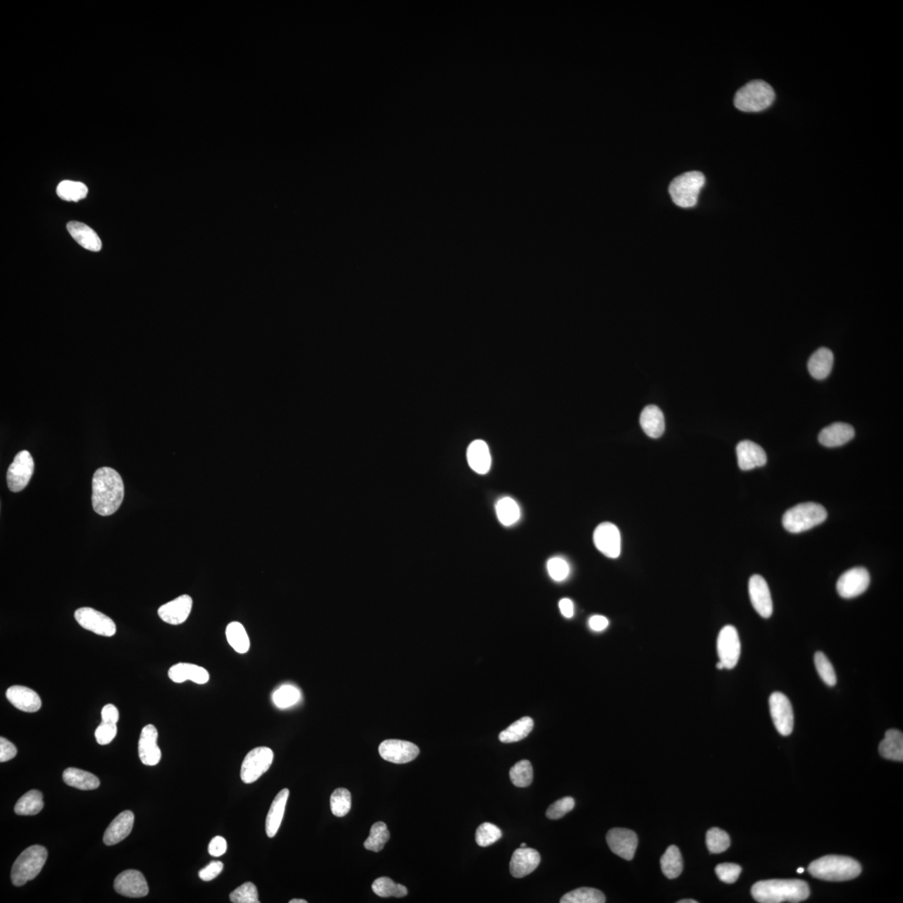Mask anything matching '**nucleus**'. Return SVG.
Masks as SVG:
<instances>
[{
	"mask_svg": "<svg viewBox=\"0 0 903 903\" xmlns=\"http://www.w3.org/2000/svg\"><path fill=\"white\" fill-rule=\"evenodd\" d=\"M301 692L297 687L283 685L273 694L272 699L276 707L287 709L297 704L301 700Z\"/></svg>",
	"mask_w": 903,
	"mask_h": 903,
	"instance_id": "43",
	"label": "nucleus"
},
{
	"mask_svg": "<svg viewBox=\"0 0 903 903\" xmlns=\"http://www.w3.org/2000/svg\"><path fill=\"white\" fill-rule=\"evenodd\" d=\"M717 649L719 661L724 668L733 669L740 660L741 644L737 630L733 625L724 627L718 634Z\"/></svg>",
	"mask_w": 903,
	"mask_h": 903,
	"instance_id": "11",
	"label": "nucleus"
},
{
	"mask_svg": "<svg viewBox=\"0 0 903 903\" xmlns=\"http://www.w3.org/2000/svg\"><path fill=\"white\" fill-rule=\"evenodd\" d=\"M736 452L737 463L742 471H749L755 468L763 467L767 463L766 452L754 442H740L737 446Z\"/></svg>",
	"mask_w": 903,
	"mask_h": 903,
	"instance_id": "22",
	"label": "nucleus"
},
{
	"mask_svg": "<svg viewBox=\"0 0 903 903\" xmlns=\"http://www.w3.org/2000/svg\"><path fill=\"white\" fill-rule=\"evenodd\" d=\"M6 697L16 709L25 713L37 712L42 708V702L37 692L27 687L15 685L8 687Z\"/></svg>",
	"mask_w": 903,
	"mask_h": 903,
	"instance_id": "23",
	"label": "nucleus"
},
{
	"mask_svg": "<svg viewBox=\"0 0 903 903\" xmlns=\"http://www.w3.org/2000/svg\"><path fill=\"white\" fill-rule=\"evenodd\" d=\"M75 619L80 627L100 636L113 637L116 633L113 620L91 607L79 608L75 612Z\"/></svg>",
	"mask_w": 903,
	"mask_h": 903,
	"instance_id": "10",
	"label": "nucleus"
},
{
	"mask_svg": "<svg viewBox=\"0 0 903 903\" xmlns=\"http://www.w3.org/2000/svg\"><path fill=\"white\" fill-rule=\"evenodd\" d=\"M307 902H308L306 900H303V899H292L289 901V903H307Z\"/></svg>",
	"mask_w": 903,
	"mask_h": 903,
	"instance_id": "61",
	"label": "nucleus"
},
{
	"mask_svg": "<svg viewBox=\"0 0 903 903\" xmlns=\"http://www.w3.org/2000/svg\"><path fill=\"white\" fill-rule=\"evenodd\" d=\"M741 871V866L734 864H719L715 868L719 880L728 884L735 883L739 878Z\"/></svg>",
	"mask_w": 903,
	"mask_h": 903,
	"instance_id": "52",
	"label": "nucleus"
},
{
	"mask_svg": "<svg viewBox=\"0 0 903 903\" xmlns=\"http://www.w3.org/2000/svg\"><path fill=\"white\" fill-rule=\"evenodd\" d=\"M372 888L374 893L381 897H404L408 895V889L404 885L397 884L388 878H378Z\"/></svg>",
	"mask_w": 903,
	"mask_h": 903,
	"instance_id": "42",
	"label": "nucleus"
},
{
	"mask_svg": "<svg viewBox=\"0 0 903 903\" xmlns=\"http://www.w3.org/2000/svg\"><path fill=\"white\" fill-rule=\"evenodd\" d=\"M192 607H193V599L189 594H182L161 606L158 612L160 618L164 623L180 625L185 623L189 618Z\"/></svg>",
	"mask_w": 903,
	"mask_h": 903,
	"instance_id": "20",
	"label": "nucleus"
},
{
	"mask_svg": "<svg viewBox=\"0 0 903 903\" xmlns=\"http://www.w3.org/2000/svg\"><path fill=\"white\" fill-rule=\"evenodd\" d=\"M56 193L61 199L68 201V202H70V201L78 202V201L86 198L88 189L82 182L66 180L58 185Z\"/></svg>",
	"mask_w": 903,
	"mask_h": 903,
	"instance_id": "41",
	"label": "nucleus"
},
{
	"mask_svg": "<svg viewBox=\"0 0 903 903\" xmlns=\"http://www.w3.org/2000/svg\"><path fill=\"white\" fill-rule=\"evenodd\" d=\"M521 847L522 848H525V847H526V844H525V843H522V844L521 845Z\"/></svg>",
	"mask_w": 903,
	"mask_h": 903,
	"instance_id": "64",
	"label": "nucleus"
},
{
	"mask_svg": "<svg viewBox=\"0 0 903 903\" xmlns=\"http://www.w3.org/2000/svg\"><path fill=\"white\" fill-rule=\"evenodd\" d=\"M223 870V862L220 861H214L210 862L208 866L199 871V877L201 880H204V882H209V880L216 879L218 876L222 873Z\"/></svg>",
	"mask_w": 903,
	"mask_h": 903,
	"instance_id": "54",
	"label": "nucleus"
},
{
	"mask_svg": "<svg viewBox=\"0 0 903 903\" xmlns=\"http://www.w3.org/2000/svg\"><path fill=\"white\" fill-rule=\"evenodd\" d=\"M855 437V430L847 423H835L822 429L819 435L821 444L827 448L842 446Z\"/></svg>",
	"mask_w": 903,
	"mask_h": 903,
	"instance_id": "25",
	"label": "nucleus"
},
{
	"mask_svg": "<svg viewBox=\"0 0 903 903\" xmlns=\"http://www.w3.org/2000/svg\"><path fill=\"white\" fill-rule=\"evenodd\" d=\"M67 230L77 242L90 251H100L102 247L99 236L91 227L83 223L73 221L67 225Z\"/></svg>",
	"mask_w": 903,
	"mask_h": 903,
	"instance_id": "28",
	"label": "nucleus"
},
{
	"mask_svg": "<svg viewBox=\"0 0 903 903\" xmlns=\"http://www.w3.org/2000/svg\"><path fill=\"white\" fill-rule=\"evenodd\" d=\"M574 807L575 799L573 798H562L561 799H558L557 802L553 803L552 806L548 808V810L547 811V816L551 820L561 819V818L566 815L567 813L573 810Z\"/></svg>",
	"mask_w": 903,
	"mask_h": 903,
	"instance_id": "51",
	"label": "nucleus"
},
{
	"mask_svg": "<svg viewBox=\"0 0 903 903\" xmlns=\"http://www.w3.org/2000/svg\"><path fill=\"white\" fill-rule=\"evenodd\" d=\"M116 892L127 897H143L149 888L144 876L136 870H127L116 877L114 883Z\"/></svg>",
	"mask_w": 903,
	"mask_h": 903,
	"instance_id": "17",
	"label": "nucleus"
},
{
	"mask_svg": "<svg viewBox=\"0 0 903 903\" xmlns=\"http://www.w3.org/2000/svg\"><path fill=\"white\" fill-rule=\"evenodd\" d=\"M17 754V749L15 745L12 744L6 737H0V761L6 762L15 758Z\"/></svg>",
	"mask_w": 903,
	"mask_h": 903,
	"instance_id": "55",
	"label": "nucleus"
},
{
	"mask_svg": "<svg viewBox=\"0 0 903 903\" xmlns=\"http://www.w3.org/2000/svg\"><path fill=\"white\" fill-rule=\"evenodd\" d=\"M834 363L833 351L821 347L814 352L808 362V369L812 377L817 380L826 379L830 375Z\"/></svg>",
	"mask_w": 903,
	"mask_h": 903,
	"instance_id": "31",
	"label": "nucleus"
},
{
	"mask_svg": "<svg viewBox=\"0 0 903 903\" xmlns=\"http://www.w3.org/2000/svg\"><path fill=\"white\" fill-rule=\"evenodd\" d=\"M227 851L226 840L222 837H216L208 845V853L214 857H221Z\"/></svg>",
	"mask_w": 903,
	"mask_h": 903,
	"instance_id": "56",
	"label": "nucleus"
},
{
	"mask_svg": "<svg viewBox=\"0 0 903 903\" xmlns=\"http://www.w3.org/2000/svg\"><path fill=\"white\" fill-rule=\"evenodd\" d=\"M43 807L42 793L39 790H32L18 800L15 812L19 816H35L42 811Z\"/></svg>",
	"mask_w": 903,
	"mask_h": 903,
	"instance_id": "36",
	"label": "nucleus"
},
{
	"mask_svg": "<svg viewBox=\"0 0 903 903\" xmlns=\"http://www.w3.org/2000/svg\"><path fill=\"white\" fill-rule=\"evenodd\" d=\"M826 518L827 512L822 505L808 502L797 504L786 511L782 524L790 533L797 534L821 525Z\"/></svg>",
	"mask_w": 903,
	"mask_h": 903,
	"instance_id": "5",
	"label": "nucleus"
},
{
	"mask_svg": "<svg viewBox=\"0 0 903 903\" xmlns=\"http://www.w3.org/2000/svg\"><path fill=\"white\" fill-rule=\"evenodd\" d=\"M134 819L132 811L119 814L105 831L104 840L106 846H113L126 839L132 830Z\"/></svg>",
	"mask_w": 903,
	"mask_h": 903,
	"instance_id": "24",
	"label": "nucleus"
},
{
	"mask_svg": "<svg viewBox=\"0 0 903 903\" xmlns=\"http://www.w3.org/2000/svg\"><path fill=\"white\" fill-rule=\"evenodd\" d=\"M749 593L751 603L764 618H771L773 614V602L770 588L761 575H754L749 581Z\"/></svg>",
	"mask_w": 903,
	"mask_h": 903,
	"instance_id": "18",
	"label": "nucleus"
},
{
	"mask_svg": "<svg viewBox=\"0 0 903 903\" xmlns=\"http://www.w3.org/2000/svg\"><path fill=\"white\" fill-rule=\"evenodd\" d=\"M289 795L288 789H284L276 795L274 802H272L271 807L268 813L266 823V830L268 837L273 838L280 829L281 822H282L285 815L286 804Z\"/></svg>",
	"mask_w": 903,
	"mask_h": 903,
	"instance_id": "30",
	"label": "nucleus"
},
{
	"mask_svg": "<svg viewBox=\"0 0 903 903\" xmlns=\"http://www.w3.org/2000/svg\"><path fill=\"white\" fill-rule=\"evenodd\" d=\"M226 637L228 642L238 654H244L249 650L250 641L248 633L244 625L238 621H232L228 625Z\"/></svg>",
	"mask_w": 903,
	"mask_h": 903,
	"instance_id": "37",
	"label": "nucleus"
},
{
	"mask_svg": "<svg viewBox=\"0 0 903 903\" xmlns=\"http://www.w3.org/2000/svg\"><path fill=\"white\" fill-rule=\"evenodd\" d=\"M509 777L512 783L517 787H527L530 785L533 781V768L529 761H521L518 762L511 768L509 771Z\"/></svg>",
	"mask_w": 903,
	"mask_h": 903,
	"instance_id": "44",
	"label": "nucleus"
},
{
	"mask_svg": "<svg viewBox=\"0 0 903 903\" xmlns=\"http://www.w3.org/2000/svg\"><path fill=\"white\" fill-rule=\"evenodd\" d=\"M751 893L761 903L799 902L810 896V888L802 880H766L754 885Z\"/></svg>",
	"mask_w": 903,
	"mask_h": 903,
	"instance_id": "2",
	"label": "nucleus"
},
{
	"mask_svg": "<svg viewBox=\"0 0 903 903\" xmlns=\"http://www.w3.org/2000/svg\"><path fill=\"white\" fill-rule=\"evenodd\" d=\"M63 780L71 787L82 790H96L100 785V780L96 776L77 768H66Z\"/></svg>",
	"mask_w": 903,
	"mask_h": 903,
	"instance_id": "33",
	"label": "nucleus"
},
{
	"mask_svg": "<svg viewBox=\"0 0 903 903\" xmlns=\"http://www.w3.org/2000/svg\"><path fill=\"white\" fill-rule=\"evenodd\" d=\"M547 570L549 576L556 581H562L570 574V566L561 557H553L547 562Z\"/></svg>",
	"mask_w": 903,
	"mask_h": 903,
	"instance_id": "50",
	"label": "nucleus"
},
{
	"mask_svg": "<svg viewBox=\"0 0 903 903\" xmlns=\"http://www.w3.org/2000/svg\"><path fill=\"white\" fill-rule=\"evenodd\" d=\"M768 704L777 731L781 735H790L794 728V713L788 697L782 692H776L771 695Z\"/></svg>",
	"mask_w": 903,
	"mask_h": 903,
	"instance_id": "12",
	"label": "nucleus"
},
{
	"mask_svg": "<svg viewBox=\"0 0 903 903\" xmlns=\"http://www.w3.org/2000/svg\"><path fill=\"white\" fill-rule=\"evenodd\" d=\"M717 668H718V669H723V668H724L723 665V664L721 663V661H719V663H718V664H717Z\"/></svg>",
	"mask_w": 903,
	"mask_h": 903,
	"instance_id": "62",
	"label": "nucleus"
},
{
	"mask_svg": "<svg viewBox=\"0 0 903 903\" xmlns=\"http://www.w3.org/2000/svg\"><path fill=\"white\" fill-rule=\"evenodd\" d=\"M230 898L234 903H259L257 888L252 883H246L237 888L230 893Z\"/></svg>",
	"mask_w": 903,
	"mask_h": 903,
	"instance_id": "49",
	"label": "nucleus"
},
{
	"mask_svg": "<svg viewBox=\"0 0 903 903\" xmlns=\"http://www.w3.org/2000/svg\"><path fill=\"white\" fill-rule=\"evenodd\" d=\"M776 98L774 89L764 80H753L737 92L735 106L745 113H759L770 107Z\"/></svg>",
	"mask_w": 903,
	"mask_h": 903,
	"instance_id": "4",
	"label": "nucleus"
},
{
	"mask_svg": "<svg viewBox=\"0 0 903 903\" xmlns=\"http://www.w3.org/2000/svg\"><path fill=\"white\" fill-rule=\"evenodd\" d=\"M116 734H118L116 723L105 722H101L95 732L97 743L101 745L110 744L115 739Z\"/></svg>",
	"mask_w": 903,
	"mask_h": 903,
	"instance_id": "53",
	"label": "nucleus"
},
{
	"mask_svg": "<svg viewBox=\"0 0 903 903\" xmlns=\"http://www.w3.org/2000/svg\"><path fill=\"white\" fill-rule=\"evenodd\" d=\"M697 902L694 899H683L678 902V903H697Z\"/></svg>",
	"mask_w": 903,
	"mask_h": 903,
	"instance_id": "60",
	"label": "nucleus"
},
{
	"mask_svg": "<svg viewBox=\"0 0 903 903\" xmlns=\"http://www.w3.org/2000/svg\"><path fill=\"white\" fill-rule=\"evenodd\" d=\"M496 513L500 523L504 526H511L520 520L521 509L516 500L511 497L500 499L496 504Z\"/></svg>",
	"mask_w": 903,
	"mask_h": 903,
	"instance_id": "38",
	"label": "nucleus"
},
{
	"mask_svg": "<svg viewBox=\"0 0 903 903\" xmlns=\"http://www.w3.org/2000/svg\"><path fill=\"white\" fill-rule=\"evenodd\" d=\"M606 842L612 852L623 859L631 861L636 853L638 840L633 830L614 828L608 831Z\"/></svg>",
	"mask_w": 903,
	"mask_h": 903,
	"instance_id": "15",
	"label": "nucleus"
},
{
	"mask_svg": "<svg viewBox=\"0 0 903 903\" xmlns=\"http://www.w3.org/2000/svg\"><path fill=\"white\" fill-rule=\"evenodd\" d=\"M47 857L46 849L39 845L25 849L12 866L13 884L16 887H21L37 878L46 864Z\"/></svg>",
	"mask_w": 903,
	"mask_h": 903,
	"instance_id": "6",
	"label": "nucleus"
},
{
	"mask_svg": "<svg viewBox=\"0 0 903 903\" xmlns=\"http://www.w3.org/2000/svg\"><path fill=\"white\" fill-rule=\"evenodd\" d=\"M640 424L642 430L652 439H659L665 431L664 415L655 405L647 406L642 410Z\"/></svg>",
	"mask_w": 903,
	"mask_h": 903,
	"instance_id": "29",
	"label": "nucleus"
},
{
	"mask_svg": "<svg viewBox=\"0 0 903 903\" xmlns=\"http://www.w3.org/2000/svg\"><path fill=\"white\" fill-rule=\"evenodd\" d=\"M808 871L818 879L844 882L857 878L861 873V866L851 857L826 856L814 861L809 866Z\"/></svg>",
	"mask_w": 903,
	"mask_h": 903,
	"instance_id": "3",
	"label": "nucleus"
},
{
	"mask_svg": "<svg viewBox=\"0 0 903 903\" xmlns=\"http://www.w3.org/2000/svg\"><path fill=\"white\" fill-rule=\"evenodd\" d=\"M389 839H390V833L387 825L382 821L377 822L370 828V835L364 842V847L368 851L381 852Z\"/></svg>",
	"mask_w": 903,
	"mask_h": 903,
	"instance_id": "40",
	"label": "nucleus"
},
{
	"mask_svg": "<svg viewBox=\"0 0 903 903\" xmlns=\"http://www.w3.org/2000/svg\"><path fill=\"white\" fill-rule=\"evenodd\" d=\"M594 544L603 555L611 559L619 557L621 542L620 531L614 524L604 522L594 531Z\"/></svg>",
	"mask_w": 903,
	"mask_h": 903,
	"instance_id": "14",
	"label": "nucleus"
},
{
	"mask_svg": "<svg viewBox=\"0 0 903 903\" xmlns=\"http://www.w3.org/2000/svg\"><path fill=\"white\" fill-rule=\"evenodd\" d=\"M561 903H604L606 897L602 892L591 888H580L565 894Z\"/></svg>",
	"mask_w": 903,
	"mask_h": 903,
	"instance_id": "39",
	"label": "nucleus"
},
{
	"mask_svg": "<svg viewBox=\"0 0 903 903\" xmlns=\"http://www.w3.org/2000/svg\"><path fill=\"white\" fill-rule=\"evenodd\" d=\"M870 585L869 572L864 567H856L845 572L837 581V589L840 597L852 599L864 593Z\"/></svg>",
	"mask_w": 903,
	"mask_h": 903,
	"instance_id": "13",
	"label": "nucleus"
},
{
	"mask_svg": "<svg viewBox=\"0 0 903 903\" xmlns=\"http://www.w3.org/2000/svg\"><path fill=\"white\" fill-rule=\"evenodd\" d=\"M815 665L818 673L822 680L830 687H834L837 684V675H835L833 664L827 656L822 652H817L815 654Z\"/></svg>",
	"mask_w": 903,
	"mask_h": 903,
	"instance_id": "48",
	"label": "nucleus"
},
{
	"mask_svg": "<svg viewBox=\"0 0 903 903\" xmlns=\"http://www.w3.org/2000/svg\"><path fill=\"white\" fill-rule=\"evenodd\" d=\"M351 807V795L350 791L345 788H338L330 797V809L334 816L343 817L347 815Z\"/></svg>",
	"mask_w": 903,
	"mask_h": 903,
	"instance_id": "46",
	"label": "nucleus"
},
{
	"mask_svg": "<svg viewBox=\"0 0 903 903\" xmlns=\"http://www.w3.org/2000/svg\"><path fill=\"white\" fill-rule=\"evenodd\" d=\"M158 739V732L153 724H149L142 728L138 743V754L142 763L145 766H154L162 758Z\"/></svg>",
	"mask_w": 903,
	"mask_h": 903,
	"instance_id": "19",
	"label": "nucleus"
},
{
	"mask_svg": "<svg viewBox=\"0 0 903 903\" xmlns=\"http://www.w3.org/2000/svg\"><path fill=\"white\" fill-rule=\"evenodd\" d=\"M706 844L711 853H722L730 846V835L725 831L714 827L706 835Z\"/></svg>",
	"mask_w": 903,
	"mask_h": 903,
	"instance_id": "45",
	"label": "nucleus"
},
{
	"mask_svg": "<svg viewBox=\"0 0 903 903\" xmlns=\"http://www.w3.org/2000/svg\"><path fill=\"white\" fill-rule=\"evenodd\" d=\"M804 871V869L803 868V867H799V868L797 869V873L799 874H802Z\"/></svg>",
	"mask_w": 903,
	"mask_h": 903,
	"instance_id": "63",
	"label": "nucleus"
},
{
	"mask_svg": "<svg viewBox=\"0 0 903 903\" xmlns=\"http://www.w3.org/2000/svg\"><path fill=\"white\" fill-rule=\"evenodd\" d=\"M540 853L532 848H518L513 856L509 864L511 875L516 878H522L533 873L540 864Z\"/></svg>",
	"mask_w": 903,
	"mask_h": 903,
	"instance_id": "21",
	"label": "nucleus"
},
{
	"mask_svg": "<svg viewBox=\"0 0 903 903\" xmlns=\"http://www.w3.org/2000/svg\"><path fill=\"white\" fill-rule=\"evenodd\" d=\"M502 831L494 824L482 823L476 830L475 839L478 846L490 847L502 837Z\"/></svg>",
	"mask_w": 903,
	"mask_h": 903,
	"instance_id": "47",
	"label": "nucleus"
},
{
	"mask_svg": "<svg viewBox=\"0 0 903 903\" xmlns=\"http://www.w3.org/2000/svg\"><path fill=\"white\" fill-rule=\"evenodd\" d=\"M35 471V463L29 451L18 453L7 472V484L11 491L18 493L29 485Z\"/></svg>",
	"mask_w": 903,
	"mask_h": 903,
	"instance_id": "9",
	"label": "nucleus"
},
{
	"mask_svg": "<svg viewBox=\"0 0 903 903\" xmlns=\"http://www.w3.org/2000/svg\"><path fill=\"white\" fill-rule=\"evenodd\" d=\"M561 614L566 618H571L574 615V606L570 599L564 598L559 602Z\"/></svg>",
	"mask_w": 903,
	"mask_h": 903,
	"instance_id": "59",
	"label": "nucleus"
},
{
	"mask_svg": "<svg viewBox=\"0 0 903 903\" xmlns=\"http://www.w3.org/2000/svg\"><path fill=\"white\" fill-rule=\"evenodd\" d=\"M705 185V177L697 171L687 172L675 178L670 183L669 194L678 206L687 208L695 207L700 191Z\"/></svg>",
	"mask_w": 903,
	"mask_h": 903,
	"instance_id": "7",
	"label": "nucleus"
},
{
	"mask_svg": "<svg viewBox=\"0 0 903 903\" xmlns=\"http://www.w3.org/2000/svg\"><path fill=\"white\" fill-rule=\"evenodd\" d=\"M124 482L115 469L98 468L92 478V506L101 516L113 515L118 511L124 499Z\"/></svg>",
	"mask_w": 903,
	"mask_h": 903,
	"instance_id": "1",
	"label": "nucleus"
},
{
	"mask_svg": "<svg viewBox=\"0 0 903 903\" xmlns=\"http://www.w3.org/2000/svg\"><path fill=\"white\" fill-rule=\"evenodd\" d=\"M420 750L417 745L408 741L387 740L379 746V754L385 761L394 764H406L418 757Z\"/></svg>",
	"mask_w": 903,
	"mask_h": 903,
	"instance_id": "16",
	"label": "nucleus"
},
{
	"mask_svg": "<svg viewBox=\"0 0 903 903\" xmlns=\"http://www.w3.org/2000/svg\"><path fill=\"white\" fill-rule=\"evenodd\" d=\"M469 466L478 475H485L491 467V455L489 446L482 440L471 442L467 450Z\"/></svg>",
	"mask_w": 903,
	"mask_h": 903,
	"instance_id": "27",
	"label": "nucleus"
},
{
	"mask_svg": "<svg viewBox=\"0 0 903 903\" xmlns=\"http://www.w3.org/2000/svg\"><path fill=\"white\" fill-rule=\"evenodd\" d=\"M660 862L661 871L669 879L677 878L683 873V857L676 846H670L661 857Z\"/></svg>",
	"mask_w": 903,
	"mask_h": 903,
	"instance_id": "35",
	"label": "nucleus"
},
{
	"mask_svg": "<svg viewBox=\"0 0 903 903\" xmlns=\"http://www.w3.org/2000/svg\"><path fill=\"white\" fill-rule=\"evenodd\" d=\"M102 722L118 723L119 711L113 704H106L101 710Z\"/></svg>",
	"mask_w": 903,
	"mask_h": 903,
	"instance_id": "57",
	"label": "nucleus"
},
{
	"mask_svg": "<svg viewBox=\"0 0 903 903\" xmlns=\"http://www.w3.org/2000/svg\"><path fill=\"white\" fill-rule=\"evenodd\" d=\"M168 677L176 683L189 680L198 684H205L209 680V673L206 669L198 665L185 663L177 664L170 668Z\"/></svg>",
	"mask_w": 903,
	"mask_h": 903,
	"instance_id": "26",
	"label": "nucleus"
},
{
	"mask_svg": "<svg viewBox=\"0 0 903 903\" xmlns=\"http://www.w3.org/2000/svg\"><path fill=\"white\" fill-rule=\"evenodd\" d=\"M879 752L885 759L894 761H903V735L897 730H890L885 734L879 745Z\"/></svg>",
	"mask_w": 903,
	"mask_h": 903,
	"instance_id": "32",
	"label": "nucleus"
},
{
	"mask_svg": "<svg viewBox=\"0 0 903 903\" xmlns=\"http://www.w3.org/2000/svg\"><path fill=\"white\" fill-rule=\"evenodd\" d=\"M274 761V752L268 747H258L252 749L246 755L240 777L245 784H252L269 771Z\"/></svg>",
	"mask_w": 903,
	"mask_h": 903,
	"instance_id": "8",
	"label": "nucleus"
},
{
	"mask_svg": "<svg viewBox=\"0 0 903 903\" xmlns=\"http://www.w3.org/2000/svg\"><path fill=\"white\" fill-rule=\"evenodd\" d=\"M533 728V719L530 717L521 718L500 733L499 739L504 744L515 743L525 739Z\"/></svg>",
	"mask_w": 903,
	"mask_h": 903,
	"instance_id": "34",
	"label": "nucleus"
},
{
	"mask_svg": "<svg viewBox=\"0 0 903 903\" xmlns=\"http://www.w3.org/2000/svg\"><path fill=\"white\" fill-rule=\"evenodd\" d=\"M608 625H609V621L603 616H593L589 620L590 628L594 632L603 631L608 627Z\"/></svg>",
	"mask_w": 903,
	"mask_h": 903,
	"instance_id": "58",
	"label": "nucleus"
}]
</instances>
